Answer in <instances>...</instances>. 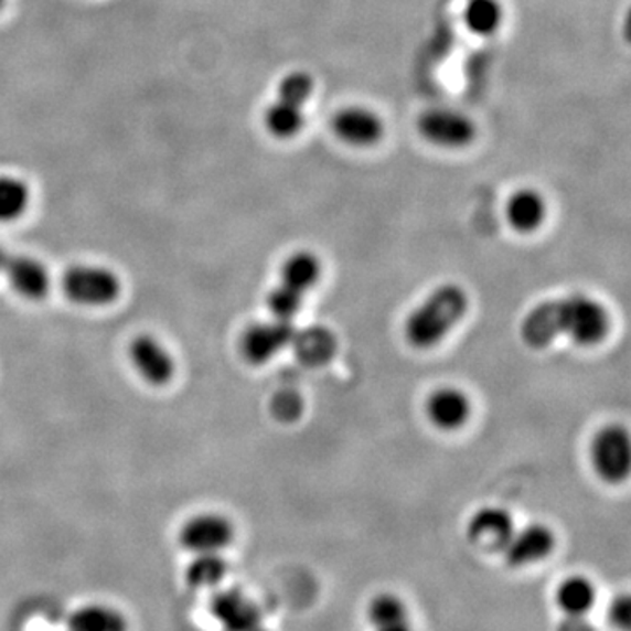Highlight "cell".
<instances>
[{"instance_id":"6da1fadb","label":"cell","mask_w":631,"mask_h":631,"mask_svg":"<svg viewBox=\"0 0 631 631\" xmlns=\"http://www.w3.org/2000/svg\"><path fill=\"white\" fill-rule=\"evenodd\" d=\"M609 332L606 306L582 293L538 303L521 324V338L535 350L549 346L559 335H568L579 346H597Z\"/></svg>"},{"instance_id":"7a4b0ae2","label":"cell","mask_w":631,"mask_h":631,"mask_svg":"<svg viewBox=\"0 0 631 631\" xmlns=\"http://www.w3.org/2000/svg\"><path fill=\"white\" fill-rule=\"evenodd\" d=\"M467 311L469 295L461 286L452 282L439 286L407 318V342L416 350L439 346L466 318Z\"/></svg>"},{"instance_id":"3957f363","label":"cell","mask_w":631,"mask_h":631,"mask_svg":"<svg viewBox=\"0 0 631 631\" xmlns=\"http://www.w3.org/2000/svg\"><path fill=\"white\" fill-rule=\"evenodd\" d=\"M67 299L88 308L109 306L120 297V278L111 270L94 265H76L62 279Z\"/></svg>"},{"instance_id":"277c9868","label":"cell","mask_w":631,"mask_h":631,"mask_svg":"<svg viewBox=\"0 0 631 631\" xmlns=\"http://www.w3.org/2000/svg\"><path fill=\"white\" fill-rule=\"evenodd\" d=\"M418 132L425 141L443 150H463L472 145L478 128L466 113L449 107H434L419 115Z\"/></svg>"},{"instance_id":"5b68a950","label":"cell","mask_w":631,"mask_h":631,"mask_svg":"<svg viewBox=\"0 0 631 631\" xmlns=\"http://www.w3.org/2000/svg\"><path fill=\"white\" fill-rule=\"evenodd\" d=\"M593 467L601 481L618 484L628 478L631 463L630 436L623 427L610 425L598 431L591 446Z\"/></svg>"},{"instance_id":"8992f818","label":"cell","mask_w":631,"mask_h":631,"mask_svg":"<svg viewBox=\"0 0 631 631\" xmlns=\"http://www.w3.org/2000/svg\"><path fill=\"white\" fill-rule=\"evenodd\" d=\"M235 530L228 517L204 512L190 517L180 530V544L193 555L222 553L234 541Z\"/></svg>"},{"instance_id":"52a82bcc","label":"cell","mask_w":631,"mask_h":631,"mask_svg":"<svg viewBox=\"0 0 631 631\" xmlns=\"http://www.w3.org/2000/svg\"><path fill=\"white\" fill-rule=\"evenodd\" d=\"M339 141L353 148H372L383 139V118L374 109L365 106H347L333 115L330 124Z\"/></svg>"},{"instance_id":"ba28073f","label":"cell","mask_w":631,"mask_h":631,"mask_svg":"<svg viewBox=\"0 0 631 631\" xmlns=\"http://www.w3.org/2000/svg\"><path fill=\"white\" fill-rule=\"evenodd\" d=\"M295 332L297 330L291 321L276 320L270 323L253 324L248 332L244 333L243 344H240L244 359L253 365L269 362L288 344H291Z\"/></svg>"},{"instance_id":"9c48e42d","label":"cell","mask_w":631,"mask_h":631,"mask_svg":"<svg viewBox=\"0 0 631 631\" xmlns=\"http://www.w3.org/2000/svg\"><path fill=\"white\" fill-rule=\"evenodd\" d=\"M514 532L511 512L500 507H482L467 526L469 541L484 553H502Z\"/></svg>"},{"instance_id":"30bf717a","label":"cell","mask_w":631,"mask_h":631,"mask_svg":"<svg viewBox=\"0 0 631 631\" xmlns=\"http://www.w3.org/2000/svg\"><path fill=\"white\" fill-rule=\"evenodd\" d=\"M130 360L146 383L165 386L174 377L175 362L162 342L151 335H139L130 344Z\"/></svg>"},{"instance_id":"8fae6325","label":"cell","mask_w":631,"mask_h":631,"mask_svg":"<svg viewBox=\"0 0 631 631\" xmlns=\"http://www.w3.org/2000/svg\"><path fill=\"white\" fill-rule=\"evenodd\" d=\"M555 542L553 530L535 523V525L525 526L520 532H514L502 553L511 567H528L547 558L555 549Z\"/></svg>"},{"instance_id":"7c38bea8","label":"cell","mask_w":631,"mask_h":631,"mask_svg":"<svg viewBox=\"0 0 631 631\" xmlns=\"http://www.w3.org/2000/svg\"><path fill=\"white\" fill-rule=\"evenodd\" d=\"M211 614L225 631H249L260 627V609L237 589H225L214 595Z\"/></svg>"},{"instance_id":"4fadbf2b","label":"cell","mask_w":631,"mask_h":631,"mask_svg":"<svg viewBox=\"0 0 631 631\" xmlns=\"http://www.w3.org/2000/svg\"><path fill=\"white\" fill-rule=\"evenodd\" d=\"M472 413V404L466 393L458 388H440L431 393L427 414L434 427L452 431L466 425Z\"/></svg>"},{"instance_id":"5bb4252c","label":"cell","mask_w":631,"mask_h":631,"mask_svg":"<svg viewBox=\"0 0 631 631\" xmlns=\"http://www.w3.org/2000/svg\"><path fill=\"white\" fill-rule=\"evenodd\" d=\"M9 285L18 295L29 300H39L46 297L50 290V274L41 261L31 256H14L8 258L4 265Z\"/></svg>"},{"instance_id":"9a60e30c","label":"cell","mask_w":631,"mask_h":631,"mask_svg":"<svg viewBox=\"0 0 631 631\" xmlns=\"http://www.w3.org/2000/svg\"><path fill=\"white\" fill-rule=\"evenodd\" d=\"M546 216V201L537 190L521 189L509 199L507 220L520 234L537 232Z\"/></svg>"},{"instance_id":"2e32d148","label":"cell","mask_w":631,"mask_h":631,"mask_svg":"<svg viewBox=\"0 0 631 631\" xmlns=\"http://www.w3.org/2000/svg\"><path fill=\"white\" fill-rule=\"evenodd\" d=\"M295 354L308 367H321L333 359L338 351V339L324 327H309L302 332H295Z\"/></svg>"},{"instance_id":"e0dca14e","label":"cell","mask_w":631,"mask_h":631,"mask_svg":"<svg viewBox=\"0 0 631 631\" xmlns=\"http://www.w3.org/2000/svg\"><path fill=\"white\" fill-rule=\"evenodd\" d=\"M67 631H128V621L113 606L86 603L68 616Z\"/></svg>"},{"instance_id":"ac0fdd59","label":"cell","mask_w":631,"mask_h":631,"mask_svg":"<svg viewBox=\"0 0 631 631\" xmlns=\"http://www.w3.org/2000/svg\"><path fill=\"white\" fill-rule=\"evenodd\" d=\"M303 109L306 107L276 97V100L267 107L264 115L267 132L276 139H281V141H288V139L299 136L306 127Z\"/></svg>"},{"instance_id":"d6986e66","label":"cell","mask_w":631,"mask_h":631,"mask_svg":"<svg viewBox=\"0 0 631 631\" xmlns=\"http://www.w3.org/2000/svg\"><path fill=\"white\" fill-rule=\"evenodd\" d=\"M504 20L505 9L500 0H466L463 23L472 34L491 38L502 29Z\"/></svg>"},{"instance_id":"ffe728a7","label":"cell","mask_w":631,"mask_h":631,"mask_svg":"<svg viewBox=\"0 0 631 631\" xmlns=\"http://www.w3.org/2000/svg\"><path fill=\"white\" fill-rule=\"evenodd\" d=\"M597 589L586 577L574 576L565 579L556 591V603L565 616H586L593 609Z\"/></svg>"},{"instance_id":"44dd1931","label":"cell","mask_w":631,"mask_h":631,"mask_svg":"<svg viewBox=\"0 0 631 631\" xmlns=\"http://www.w3.org/2000/svg\"><path fill=\"white\" fill-rule=\"evenodd\" d=\"M321 276V264L311 252H297L282 265V282L306 293L312 290Z\"/></svg>"},{"instance_id":"7402d4cb","label":"cell","mask_w":631,"mask_h":631,"mask_svg":"<svg viewBox=\"0 0 631 631\" xmlns=\"http://www.w3.org/2000/svg\"><path fill=\"white\" fill-rule=\"evenodd\" d=\"M226 571H228V564L222 553L195 555L192 564L186 568V582L196 589L214 588L225 579Z\"/></svg>"},{"instance_id":"603a6c76","label":"cell","mask_w":631,"mask_h":631,"mask_svg":"<svg viewBox=\"0 0 631 631\" xmlns=\"http://www.w3.org/2000/svg\"><path fill=\"white\" fill-rule=\"evenodd\" d=\"M31 192L22 180L0 175V222H14L25 213Z\"/></svg>"},{"instance_id":"cb8c5ba5","label":"cell","mask_w":631,"mask_h":631,"mask_svg":"<svg viewBox=\"0 0 631 631\" xmlns=\"http://www.w3.org/2000/svg\"><path fill=\"white\" fill-rule=\"evenodd\" d=\"M368 619L374 628L388 627V624L407 621V609L404 601L395 595H377L368 606Z\"/></svg>"},{"instance_id":"d4e9b609","label":"cell","mask_w":631,"mask_h":631,"mask_svg":"<svg viewBox=\"0 0 631 631\" xmlns=\"http://www.w3.org/2000/svg\"><path fill=\"white\" fill-rule=\"evenodd\" d=\"M316 82L314 77L303 71H293L286 74L278 86V95L276 97L288 100V103L297 104V106L306 107L314 95Z\"/></svg>"},{"instance_id":"484cf974","label":"cell","mask_w":631,"mask_h":631,"mask_svg":"<svg viewBox=\"0 0 631 631\" xmlns=\"http://www.w3.org/2000/svg\"><path fill=\"white\" fill-rule=\"evenodd\" d=\"M303 293L293 290L290 286L279 285L267 297V308L276 320L291 321L302 309Z\"/></svg>"},{"instance_id":"4316f807","label":"cell","mask_w":631,"mask_h":631,"mask_svg":"<svg viewBox=\"0 0 631 631\" xmlns=\"http://www.w3.org/2000/svg\"><path fill=\"white\" fill-rule=\"evenodd\" d=\"M274 418L281 423H295L302 416L303 398L293 389H282L270 402Z\"/></svg>"},{"instance_id":"83f0119b","label":"cell","mask_w":631,"mask_h":631,"mask_svg":"<svg viewBox=\"0 0 631 631\" xmlns=\"http://www.w3.org/2000/svg\"><path fill=\"white\" fill-rule=\"evenodd\" d=\"M610 623L614 624L619 630L627 631L630 628L631 621V603L630 598L627 595L623 597L616 598L612 601L609 610Z\"/></svg>"},{"instance_id":"f1b7e54d","label":"cell","mask_w":631,"mask_h":631,"mask_svg":"<svg viewBox=\"0 0 631 631\" xmlns=\"http://www.w3.org/2000/svg\"><path fill=\"white\" fill-rule=\"evenodd\" d=\"M558 631H597V628L586 616H565Z\"/></svg>"},{"instance_id":"f546056e","label":"cell","mask_w":631,"mask_h":631,"mask_svg":"<svg viewBox=\"0 0 631 631\" xmlns=\"http://www.w3.org/2000/svg\"><path fill=\"white\" fill-rule=\"evenodd\" d=\"M376 631H413V630H410L409 623H407V621H400V623L388 624V627L377 628Z\"/></svg>"},{"instance_id":"4dcf8cb0","label":"cell","mask_w":631,"mask_h":631,"mask_svg":"<svg viewBox=\"0 0 631 631\" xmlns=\"http://www.w3.org/2000/svg\"><path fill=\"white\" fill-rule=\"evenodd\" d=\"M6 261H8V255H6L4 249L0 248V270H4Z\"/></svg>"},{"instance_id":"1f68e13d","label":"cell","mask_w":631,"mask_h":631,"mask_svg":"<svg viewBox=\"0 0 631 631\" xmlns=\"http://www.w3.org/2000/svg\"><path fill=\"white\" fill-rule=\"evenodd\" d=\"M249 631H267V630H264V628H261V627H256V628H253V630H249Z\"/></svg>"},{"instance_id":"d6a6232c","label":"cell","mask_w":631,"mask_h":631,"mask_svg":"<svg viewBox=\"0 0 631 631\" xmlns=\"http://www.w3.org/2000/svg\"><path fill=\"white\" fill-rule=\"evenodd\" d=\"M6 0H0V9L4 8Z\"/></svg>"}]
</instances>
